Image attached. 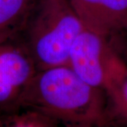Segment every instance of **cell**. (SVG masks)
I'll return each instance as SVG.
<instances>
[{
    "mask_svg": "<svg viewBox=\"0 0 127 127\" xmlns=\"http://www.w3.org/2000/svg\"><path fill=\"white\" fill-rule=\"evenodd\" d=\"M68 66L83 81L108 95L127 71L111 50L107 37L86 28L73 45Z\"/></svg>",
    "mask_w": 127,
    "mask_h": 127,
    "instance_id": "obj_3",
    "label": "cell"
},
{
    "mask_svg": "<svg viewBox=\"0 0 127 127\" xmlns=\"http://www.w3.org/2000/svg\"><path fill=\"white\" fill-rule=\"evenodd\" d=\"M106 92L83 81L68 65L37 71L23 92L19 109L40 111L66 127L107 122Z\"/></svg>",
    "mask_w": 127,
    "mask_h": 127,
    "instance_id": "obj_1",
    "label": "cell"
},
{
    "mask_svg": "<svg viewBox=\"0 0 127 127\" xmlns=\"http://www.w3.org/2000/svg\"><path fill=\"white\" fill-rule=\"evenodd\" d=\"M59 123L40 111L21 108L0 116V127H55Z\"/></svg>",
    "mask_w": 127,
    "mask_h": 127,
    "instance_id": "obj_7",
    "label": "cell"
},
{
    "mask_svg": "<svg viewBox=\"0 0 127 127\" xmlns=\"http://www.w3.org/2000/svg\"><path fill=\"white\" fill-rule=\"evenodd\" d=\"M37 71L21 36L0 44V116L19 109V101Z\"/></svg>",
    "mask_w": 127,
    "mask_h": 127,
    "instance_id": "obj_4",
    "label": "cell"
},
{
    "mask_svg": "<svg viewBox=\"0 0 127 127\" xmlns=\"http://www.w3.org/2000/svg\"><path fill=\"white\" fill-rule=\"evenodd\" d=\"M109 95L117 107L127 116V70Z\"/></svg>",
    "mask_w": 127,
    "mask_h": 127,
    "instance_id": "obj_8",
    "label": "cell"
},
{
    "mask_svg": "<svg viewBox=\"0 0 127 127\" xmlns=\"http://www.w3.org/2000/svg\"><path fill=\"white\" fill-rule=\"evenodd\" d=\"M86 29L108 37L127 24V0H69Z\"/></svg>",
    "mask_w": 127,
    "mask_h": 127,
    "instance_id": "obj_5",
    "label": "cell"
},
{
    "mask_svg": "<svg viewBox=\"0 0 127 127\" xmlns=\"http://www.w3.org/2000/svg\"><path fill=\"white\" fill-rule=\"evenodd\" d=\"M85 28L69 0H40L21 37L41 71L68 65L73 45Z\"/></svg>",
    "mask_w": 127,
    "mask_h": 127,
    "instance_id": "obj_2",
    "label": "cell"
},
{
    "mask_svg": "<svg viewBox=\"0 0 127 127\" xmlns=\"http://www.w3.org/2000/svg\"><path fill=\"white\" fill-rule=\"evenodd\" d=\"M40 0H0V44L21 37Z\"/></svg>",
    "mask_w": 127,
    "mask_h": 127,
    "instance_id": "obj_6",
    "label": "cell"
}]
</instances>
